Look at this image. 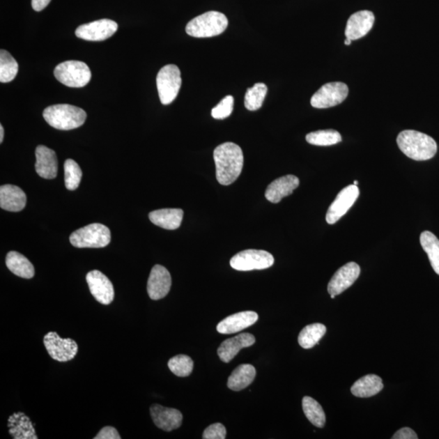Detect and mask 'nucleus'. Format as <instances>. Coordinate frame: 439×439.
<instances>
[{"mask_svg": "<svg viewBox=\"0 0 439 439\" xmlns=\"http://www.w3.org/2000/svg\"><path fill=\"white\" fill-rule=\"evenodd\" d=\"M217 179L223 185H229L238 179L243 168V153L240 146L233 143H224L214 150Z\"/></svg>", "mask_w": 439, "mask_h": 439, "instance_id": "f257e3e1", "label": "nucleus"}, {"mask_svg": "<svg viewBox=\"0 0 439 439\" xmlns=\"http://www.w3.org/2000/svg\"><path fill=\"white\" fill-rule=\"evenodd\" d=\"M400 150L410 159L417 161L431 160L437 153L436 140L416 130H403L398 135Z\"/></svg>", "mask_w": 439, "mask_h": 439, "instance_id": "f03ea898", "label": "nucleus"}, {"mask_svg": "<svg viewBox=\"0 0 439 439\" xmlns=\"http://www.w3.org/2000/svg\"><path fill=\"white\" fill-rule=\"evenodd\" d=\"M43 117L53 128L70 130L85 123L86 112L76 106L56 105L47 107L43 111Z\"/></svg>", "mask_w": 439, "mask_h": 439, "instance_id": "7ed1b4c3", "label": "nucleus"}, {"mask_svg": "<svg viewBox=\"0 0 439 439\" xmlns=\"http://www.w3.org/2000/svg\"><path fill=\"white\" fill-rule=\"evenodd\" d=\"M227 26L226 15L210 11L192 20L185 27V31L190 36L194 38H211L226 31Z\"/></svg>", "mask_w": 439, "mask_h": 439, "instance_id": "20e7f679", "label": "nucleus"}, {"mask_svg": "<svg viewBox=\"0 0 439 439\" xmlns=\"http://www.w3.org/2000/svg\"><path fill=\"white\" fill-rule=\"evenodd\" d=\"M70 240L77 248L105 247L111 242L110 229L104 224L95 223L73 232Z\"/></svg>", "mask_w": 439, "mask_h": 439, "instance_id": "39448f33", "label": "nucleus"}, {"mask_svg": "<svg viewBox=\"0 0 439 439\" xmlns=\"http://www.w3.org/2000/svg\"><path fill=\"white\" fill-rule=\"evenodd\" d=\"M54 75L59 82L66 86L80 88L89 83L91 72L84 62L68 61L56 67Z\"/></svg>", "mask_w": 439, "mask_h": 439, "instance_id": "423d86ee", "label": "nucleus"}, {"mask_svg": "<svg viewBox=\"0 0 439 439\" xmlns=\"http://www.w3.org/2000/svg\"><path fill=\"white\" fill-rule=\"evenodd\" d=\"M156 85L160 102L164 105H170L178 95L182 77L180 71L177 66L168 65L164 66L156 77Z\"/></svg>", "mask_w": 439, "mask_h": 439, "instance_id": "0eeeda50", "label": "nucleus"}, {"mask_svg": "<svg viewBox=\"0 0 439 439\" xmlns=\"http://www.w3.org/2000/svg\"><path fill=\"white\" fill-rule=\"evenodd\" d=\"M275 258L270 252L262 250H246L236 254L231 260V265L238 271L262 270L270 268Z\"/></svg>", "mask_w": 439, "mask_h": 439, "instance_id": "6e6552de", "label": "nucleus"}, {"mask_svg": "<svg viewBox=\"0 0 439 439\" xmlns=\"http://www.w3.org/2000/svg\"><path fill=\"white\" fill-rule=\"evenodd\" d=\"M348 87L344 83L330 82L321 86L311 99V105L316 109H329L341 104L348 95Z\"/></svg>", "mask_w": 439, "mask_h": 439, "instance_id": "1a4fd4ad", "label": "nucleus"}, {"mask_svg": "<svg viewBox=\"0 0 439 439\" xmlns=\"http://www.w3.org/2000/svg\"><path fill=\"white\" fill-rule=\"evenodd\" d=\"M49 355L59 362H68L75 357L78 346L75 340L62 339L56 332H49L43 339Z\"/></svg>", "mask_w": 439, "mask_h": 439, "instance_id": "9d476101", "label": "nucleus"}, {"mask_svg": "<svg viewBox=\"0 0 439 439\" xmlns=\"http://www.w3.org/2000/svg\"><path fill=\"white\" fill-rule=\"evenodd\" d=\"M360 190L357 185H351L341 190L337 195L334 201L331 203L326 214V222L334 224L348 212L358 199Z\"/></svg>", "mask_w": 439, "mask_h": 439, "instance_id": "9b49d317", "label": "nucleus"}, {"mask_svg": "<svg viewBox=\"0 0 439 439\" xmlns=\"http://www.w3.org/2000/svg\"><path fill=\"white\" fill-rule=\"evenodd\" d=\"M118 24L109 19H101L99 21L82 24L76 29L77 38L87 41H105L116 32Z\"/></svg>", "mask_w": 439, "mask_h": 439, "instance_id": "f8f14e48", "label": "nucleus"}, {"mask_svg": "<svg viewBox=\"0 0 439 439\" xmlns=\"http://www.w3.org/2000/svg\"><path fill=\"white\" fill-rule=\"evenodd\" d=\"M86 282L93 297L104 305H109L114 300V287L104 273L93 270L87 273Z\"/></svg>", "mask_w": 439, "mask_h": 439, "instance_id": "ddd939ff", "label": "nucleus"}, {"mask_svg": "<svg viewBox=\"0 0 439 439\" xmlns=\"http://www.w3.org/2000/svg\"><path fill=\"white\" fill-rule=\"evenodd\" d=\"M360 275V268L355 262H349L334 273L328 284L330 295H339L354 284Z\"/></svg>", "mask_w": 439, "mask_h": 439, "instance_id": "4468645a", "label": "nucleus"}, {"mask_svg": "<svg viewBox=\"0 0 439 439\" xmlns=\"http://www.w3.org/2000/svg\"><path fill=\"white\" fill-rule=\"evenodd\" d=\"M172 278L167 268L156 265L151 270L148 282V293L151 300H159L169 294Z\"/></svg>", "mask_w": 439, "mask_h": 439, "instance_id": "2eb2a0df", "label": "nucleus"}, {"mask_svg": "<svg viewBox=\"0 0 439 439\" xmlns=\"http://www.w3.org/2000/svg\"><path fill=\"white\" fill-rule=\"evenodd\" d=\"M150 412L155 426L164 431L170 432L182 426L183 414L177 409L153 404Z\"/></svg>", "mask_w": 439, "mask_h": 439, "instance_id": "dca6fc26", "label": "nucleus"}, {"mask_svg": "<svg viewBox=\"0 0 439 439\" xmlns=\"http://www.w3.org/2000/svg\"><path fill=\"white\" fill-rule=\"evenodd\" d=\"M375 17L372 12L363 10L351 15L346 23L345 34L351 41L366 36L373 28Z\"/></svg>", "mask_w": 439, "mask_h": 439, "instance_id": "f3484780", "label": "nucleus"}, {"mask_svg": "<svg viewBox=\"0 0 439 439\" xmlns=\"http://www.w3.org/2000/svg\"><path fill=\"white\" fill-rule=\"evenodd\" d=\"M259 316L255 311H245L229 316L220 322L217 330L220 334H231L248 328L256 323Z\"/></svg>", "mask_w": 439, "mask_h": 439, "instance_id": "a211bd4d", "label": "nucleus"}, {"mask_svg": "<svg viewBox=\"0 0 439 439\" xmlns=\"http://www.w3.org/2000/svg\"><path fill=\"white\" fill-rule=\"evenodd\" d=\"M299 185L300 180L296 176H283L268 185L265 197L271 203H279L283 198L289 197L299 187Z\"/></svg>", "mask_w": 439, "mask_h": 439, "instance_id": "6ab92c4d", "label": "nucleus"}, {"mask_svg": "<svg viewBox=\"0 0 439 439\" xmlns=\"http://www.w3.org/2000/svg\"><path fill=\"white\" fill-rule=\"evenodd\" d=\"M256 343L255 336L252 334L243 333L233 338L224 341L217 349L219 358L223 362L229 363L236 357L242 348H249Z\"/></svg>", "mask_w": 439, "mask_h": 439, "instance_id": "aec40b11", "label": "nucleus"}, {"mask_svg": "<svg viewBox=\"0 0 439 439\" xmlns=\"http://www.w3.org/2000/svg\"><path fill=\"white\" fill-rule=\"evenodd\" d=\"M36 155L37 174L45 179L56 178L58 161L55 151L45 146L40 145L37 146Z\"/></svg>", "mask_w": 439, "mask_h": 439, "instance_id": "412c9836", "label": "nucleus"}, {"mask_svg": "<svg viewBox=\"0 0 439 439\" xmlns=\"http://www.w3.org/2000/svg\"><path fill=\"white\" fill-rule=\"evenodd\" d=\"M26 195L23 190L13 185L0 187V207L9 212H20L26 207Z\"/></svg>", "mask_w": 439, "mask_h": 439, "instance_id": "4be33fe9", "label": "nucleus"}, {"mask_svg": "<svg viewBox=\"0 0 439 439\" xmlns=\"http://www.w3.org/2000/svg\"><path fill=\"white\" fill-rule=\"evenodd\" d=\"M8 426L9 433L14 439H38L33 423L24 413H16L10 416Z\"/></svg>", "mask_w": 439, "mask_h": 439, "instance_id": "5701e85b", "label": "nucleus"}, {"mask_svg": "<svg viewBox=\"0 0 439 439\" xmlns=\"http://www.w3.org/2000/svg\"><path fill=\"white\" fill-rule=\"evenodd\" d=\"M184 213L180 208L155 210L149 213V219L155 226L165 229H177L182 224Z\"/></svg>", "mask_w": 439, "mask_h": 439, "instance_id": "b1692460", "label": "nucleus"}, {"mask_svg": "<svg viewBox=\"0 0 439 439\" xmlns=\"http://www.w3.org/2000/svg\"><path fill=\"white\" fill-rule=\"evenodd\" d=\"M383 387V380L379 376L369 374L356 380L351 392L356 397L369 398L378 394Z\"/></svg>", "mask_w": 439, "mask_h": 439, "instance_id": "393cba45", "label": "nucleus"}, {"mask_svg": "<svg viewBox=\"0 0 439 439\" xmlns=\"http://www.w3.org/2000/svg\"><path fill=\"white\" fill-rule=\"evenodd\" d=\"M256 371L252 364H244L238 366L228 379V387L233 392H240L252 384L255 379Z\"/></svg>", "mask_w": 439, "mask_h": 439, "instance_id": "a878e982", "label": "nucleus"}, {"mask_svg": "<svg viewBox=\"0 0 439 439\" xmlns=\"http://www.w3.org/2000/svg\"><path fill=\"white\" fill-rule=\"evenodd\" d=\"M6 265L15 275L26 278V279H31L36 273L32 263L26 256L17 252L8 253Z\"/></svg>", "mask_w": 439, "mask_h": 439, "instance_id": "bb28decb", "label": "nucleus"}, {"mask_svg": "<svg viewBox=\"0 0 439 439\" xmlns=\"http://www.w3.org/2000/svg\"><path fill=\"white\" fill-rule=\"evenodd\" d=\"M325 333V325L320 323L309 325L301 330L298 341L302 348L310 349L319 343Z\"/></svg>", "mask_w": 439, "mask_h": 439, "instance_id": "cd10ccee", "label": "nucleus"}, {"mask_svg": "<svg viewBox=\"0 0 439 439\" xmlns=\"http://www.w3.org/2000/svg\"><path fill=\"white\" fill-rule=\"evenodd\" d=\"M419 242L427 253L429 260L434 272L439 275V240L434 234L429 231H424L419 237Z\"/></svg>", "mask_w": 439, "mask_h": 439, "instance_id": "c85d7f7f", "label": "nucleus"}, {"mask_svg": "<svg viewBox=\"0 0 439 439\" xmlns=\"http://www.w3.org/2000/svg\"><path fill=\"white\" fill-rule=\"evenodd\" d=\"M302 405L309 421L316 427L323 428L325 424V414L321 404L314 399L305 396L302 399Z\"/></svg>", "mask_w": 439, "mask_h": 439, "instance_id": "c756f323", "label": "nucleus"}, {"mask_svg": "<svg viewBox=\"0 0 439 439\" xmlns=\"http://www.w3.org/2000/svg\"><path fill=\"white\" fill-rule=\"evenodd\" d=\"M268 88L265 83L259 82L249 88L246 92L244 105L249 111L260 109L265 101Z\"/></svg>", "mask_w": 439, "mask_h": 439, "instance_id": "7c9ffc66", "label": "nucleus"}, {"mask_svg": "<svg viewBox=\"0 0 439 439\" xmlns=\"http://www.w3.org/2000/svg\"><path fill=\"white\" fill-rule=\"evenodd\" d=\"M18 72V63L11 54L2 49L0 51V82L7 83L16 77Z\"/></svg>", "mask_w": 439, "mask_h": 439, "instance_id": "2f4dec72", "label": "nucleus"}, {"mask_svg": "<svg viewBox=\"0 0 439 439\" xmlns=\"http://www.w3.org/2000/svg\"><path fill=\"white\" fill-rule=\"evenodd\" d=\"M306 140L311 145L331 146L340 143L341 136L334 130H318L307 134Z\"/></svg>", "mask_w": 439, "mask_h": 439, "instance_id": "473e14b6", "label": "nucleus"}, {"mask_svg": "<svg viewBox=\"0 0 439 439\" xmlns=\"http://www.w3.org/2000/svg\"><path fill=\"white\" fill-rule=\"evenodd\" d=\"M169 368L178 377H188L192 373L194 362L188 355H178L171 358L168 363Z\"/></svg>", "mask_w": 439, "mask_h": 439, "instance_id": "72a5a7b5", "label": "nucleus"}, {"mask_svg": "<svg viewBox=\"0 0 439 439\" xmlns=\"http://www.w3.org/2000/svg\"><path fill=\"white\" fill-rule=\"evenodd\" d=\"M65 183L68 190H75L79 187L82 178V172L80 166L75 160L68 159L65 165Z\"/></svg>", "mask_w": 439, "mask_h": 439, "instance_id": "f704fd0d", "label": "nucleus"}, {"mask_svg": "<svg viewBox=\"0 0 439 439\" xmlns=\"http://www.w3.org/2000/svg\"><path fill=\"white\" fill-rule=\"evenodd\" d=\"M233 109V97L228 95L219 102V104L213 107L212 110V116L213 118L222 120L227 118L231 115Z\"/></svg>", "mask_w": 439, "mask_h": 439, "instance_id": "c9c22d12", "label": "nucleus"}, {"mask_svg": "<svg viewBox=\"0 0 439 439\" xmlns=\"http://www.w3.org/2000/svg\"><path fill=\"white\" fill-rule=\"evenodd\" d=\"M226 438V429L221 423H215L205 429L203 439H224Z\"/></svg>", "mask_w": 439, "mask_h": 439, "instance_id": "e433bc0d", "label": "nucleus"}, {"mask_svg": "<svg viewBox=\"0 0 439 439\" xmlns=\"http://www.w3.org/2000/svg\"><path fill=\"white\" fill-rule=\"evenodd\" d=\"M121 437L116 429L111 426H106L101 429L95 439H121Z\"/></svg>", "mask_w": 439, "mask_h": 439, "instance_id": "4c0bfd02", "label": "nucleus"}, {"mask_svg": "<svg viewBox=\"0 0 439 439\" xmlns=\"http://www.w3.org/2000/svg\"><path fill=\"white\" fill-rule=\"evenodd\" d=\"M417 433L412 429L404 427L394 434L392 439H417Z\"/></svg>", "mask_w": 439, "mask_h": 439, "instance_id": "58836bf2", "label": "nucleus"}, {"mask_svg": "<svg viewBox=\"0 0 439 439\" xmlns=\"http://www.w3.org/2000/svg\"><path fill=\"white\" fill-rule=\"evenodd\" d=\"M51 0H32L31 4L34 11L40 12L42 10L47 7Z\"/></svg>", "mask_w": 439, "mask_h": 439, "instance_id": "ea45409f", "label": "nucleus"}, {"mask_svg": "<svg viewBox=\"0 0 439 439\" xmlns=\"http://www.w3.org/2000/svg\"><path fill=\"white\" fill-rule=\"evenodd\" d=\"M4 136V130L2 125H0V143H3Z\"/></svg>", "mask_w": 439, "mask_h": 439, "instance_id": "a19ab883", "label": "nucleus"}, {"mask_svg": "<svg viewBox=\"0 0 439 439\" xmlns=\"http://www.w3.org/2000/svg\"><path fill=\"white\" fill-rule=\"evenodd\" d=\"M345 45L348 46L351 45V39L346 38L345 42H344Z\"/></svg>", "mask_w": 439, "mask_h": 439, "instance_id": "79ce46f5", "label": "nucleus"}, {"mask_svg": "<svg viewBox=\"0 0 439 439\" xmlns=\"http://www.w3.org/2000/svg\"><path fill=\"white\" fill-rule=\"evenodd\" d=\"M359 183L358 180H355L354 184L355 185H358Z\"/></svg>", "mask_w": 439, "mask_h": 439, "instance_id": "37998d69", "label": "nucleus"}, {"mask_svg": "<svg viewBox=\"0 0 439 439\" xmlns=\"http://www.w3.org/2000/svg\"><path fill=\"white\" fill-rule=\"evenodd\" d=\"M330 296H331L332 299H334V298H335V295H330Z\"/></svg>", "mask_w": 439, "mask_h": 439, "instance_id": "c03bdc74", "label": "nucleus"}]
</instances>
